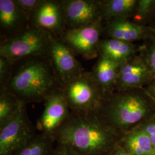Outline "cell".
<instances>
[{"instance_id":"9","label":"cell","mask_w":155,"mask_h":155,"mask_svg":"<svg viewBox=\"0 0 155 155\" xmlns=\"http://www.w3.org/2000/svg\"><path fill=\"white\" fill-rule=\"evenodd\" d=\"M67 30L82 28L102 20V1L62 0ZM104 21V20H103Z\"/></svg>"},{"instance_id":"17","label":"cell","mask_w":155,"mask_h":155,"mask_svg":"<svg viewBox=\"0 0 155 155\" xmlns=\"http://www.w3.org/2000/svg\"><path fill=\"white\" fill-rule=\"evenodd\" d=\"M124 147L133 155H155V145L141 128L136 129L124 138Z\"/></svg>"},{"instance_id":"1","label":"cell","mask_w":155,"mask_h":155,"mask_svg":"<svg viewBox=\"0 0 155 155\" xmlns=\"http://www.w3.org/2000/svg\"><path fill=\"white\" fill-rule=\"evenodd\" d=\"M4 88L27 104L45 101L61 90V84L48 56H33L13 63Z\"/></svg>"},{"instance_id":"23","label":"cell","mask_w":155,"mask_h":155,"mask_svg":"<svg viewBox=\"0 0 155 155\" xmlns=\"http://www.w3.org/2000/svg\"><path fill=\"white\" fill-rule=\"evenodd\" d=\"M13 63L8 59L0 56V87L6 86L11 74Z\"/></svg>"},{"instance_id":"7","label":"cell","mask_w":155,"mask_h":155,"mask_svg":"<svg viewBox=\"0 0 155 155\" xmlns=\"http://www.w3.org/2000/svg\"><path fill=\"white\" fill-rule=\"evenodd\" d=\"M104 21L99 20L82 28L67 30L59 39L75 55L82 56L87 60L98 58V46L104 32Z\"/></svg>"},{"instance_id":"2","label":"cell","mask_w":155,"mask_h":155,"mask_svg":"<svg viewBox=\"0 0 155 155\" xmlns=\"http://www.w3.org/2000/svg\"><path fill=\"white\" fill-rule=\"evenodd\" d=\"M113 130L97 111H71L54 139L78 155H102L110 146Z\"/></svg>"},{"instance_id":"20","label":"cell","mask_w":155,"mask_h":155,"mask_svg":"<svg viewBox=\"0 0 155 155\" xmlns=\"http://www.w3.org/2000/svg\"><path fill=\"white\" fill-rule=\"evenodd\" d=\"M24 104L16 95L5 88L0 90V127L16 116Z\"/></svg>"},{"instance_id":"6","label":"cell","mask_w":155,"mask_h":155,"mask_svg":"<svg viewBox=\"0 0 155 155\" xmlns=\"http://www.w3.org/2000/svg\"><path fill=\"white\" fill-rule=\"evenodd\" d=\"M36 134L24 104L16 116L0 127V155H13Z\"/></svg>"},{"instance_id":"16","label":"cell","mask_w":155,"mask_h":155,"mask_svg":"<svg viewBox=\"0 0 155 155\" xmlns=\"http://www.w3.org/2000/svg\"><path fill=\"white\" fill-rule=\"evenodd\" d=\"M139 51L140 47L133 43L118 39H101L98 46L99 56H106L118 64L137 54Z\"/></svg>"},{"instance_id":"21","label":"cell","mask_w":155,"mask_h":155,"mask_svg":"<svg viewBox=\"0 0 155 155\" xmlns=\"http://www.w3.org/2000/svg\"><path fill=\"white\" fill-rule=\"evenodd\" d=\"M155 15V0H139L133 16V21L146 25Z\"/></svg>"},{"instance_id":"14","label":"cell","mask_w":155,"mask_h":155,"mask_svg":"<svg viewBox=\"0 0 155 155\" xmlns=\"http://www.w3.org/2000/svg\"><path fill=\"white\" fill-rule=\"evenodd\" d=\"M29 25L28 17L15 0H0L1 41L13 37Z\"/></svg>"},{"instance_id":"8","label":"cell","mask_w":155,"mask_h":155,"mask_svg":"<svg viewBox=\"0 0 155 155\" xmlns=\"http://www.w3.org/2000/svg\"><path fill=\"white\" fill-rule=\"evenodd\" d=\"M75 55L61 39L52 35L48 56L61 86L85 71Z\"/></svg>"},{"instance_id":"15","label":"cell","mask_w":155,"mask_h":155,"mask_svg":"<svg viewBox=\"0 0 155 155\" xmlns=\"http://www.w3.org/2000/svg\"><path fill=\"white\" fill-rule=\"evenodd\" d=\"M119 65L110 59L100 55L90 71L104 98L116 91Z\"/></svg>"},{"instance_id":"28","label":"cell","mask_w":155,"mask_h":155,"mask_svg":"<svg viewBox=\"0 0 155 155\" xmlns=\"http://www.w3.org/2000/svg\"><path fill=\"white\" fill-rule=\"evenodd\" d=\"M114 150V152L111 153L112 155H133L122 147H117Z\"/></svg>"},{"instance_id":"12","label":"cell","mask_w":155,"mask_h":155,"mask_svg":"<svg viewBox=\"0 0 155 155\" xmlns=\"http://www.w3.org/2000/svg\"><path fill=\"white\" fill-rule=\"evenodd\" d=\"M45 102V109L38 122L37 128L41 133L54 138L57 131L70 116L71 110L61 90L52 94Z\"/></svg>"},{"instance_id":"4","label":"cell","mask_w":155,"mask_h":155,"mask_svg":"<svg viewBox=\"0 0 155 155\" xmlns=\"http://www.w3.org/2000/svg\"><path fill=\"white\" fill-rule=\"evenodd\" d=\"M52 34L29 25L22 32L1 41L0 56L15 61L33 56H48Z\"/></svg>"},{"instance_id":"25","label":"cell","mask_w":155,"mask_h":155,"mask_svg":"<svg viewBox=\"0 0 155 155\" xmlns=\"http://www.w3.org/2000/svg\"><path fill=\"white\" fill-rule=\"evenodd\" d=\"M51 155H78L69 147L63 144H58L55 147Z\"/></svg>"},{"instance_id":"18","label":"cell","mask_w":155,"mask_h":155,"mask_svg":"<svg viewBox=\"0 0 155 155\" xmlns=\"http://www.w3.org/2000/svg\"><path fill=\"white\" fill-rule=\"evenodd\" d=\"M139 0L102 1V17L104 21L111 18L133 17Z\"/></svg>"},{"instance_id":"19","label":"cell","mask_w":155,"mask_h":155,"mask_svg":"<svg viewBox=\"0 0 155 155\" xmlns=\"http://www.w3.org/2000/svg\"><path fill=\"white\" fill-rule=\"evenodd\" d=\"M56 143L54 137L46 134L36 133L27 144L13 155H51Z\"/></svg>"},{"instance_id":"24","label":"cell","mask_w":155,"mask_h":155,"mask_svg":"<svg viewBox=\"0 0 155 155\" xmlns=\"http://www.w3.org/2000/svg\"><path fill=\"white\" fill-rule=\"evenodd\" d=\"M15 1L29 20L31 14L39 5L41 0H15Z\"/></svg>"},{"instance_id":"3","label":"cell","mask_w":155,"mask_h":155,"mask_svg":"<svg viewBox=\"0 0 155 155\" xmlns=\"http://www.w3.org/2000/svg\"><path fill=\"white\" fill-rule=\"evenodd\" d=\"M116 91L104 98L97 111L106 124L113 130L125 129L140 122L148 113V97L143 88Z\"/></svg>"},{"instance_id":"29","label":"cell","mask_w":155,"mask_h":155,"mask_svg":"<svg viewBox=\"0 0 155 155\" xmlns=\"http://www.w3.org/2000/svg\"><path fill=\"white\" fill-rule=\"evenodd\" d=\"M153 21H152L151 22L152 23L150 24V25H148L151 28V29L153 30V31L154 32V33H155V15L154 17H153V18L152 19Z\"/></svg>"},{"instance_id":"10","label":"cell","mask_w":155,"mask_h":155,"mask_svg":"<svg viewBox=\"0 0 155 155\" xmlns=\"http://www.w3.org/2000/svg\"><path fill=\"white\" fill-rule=\"evenodd\" d=\"M29 24L59 38L66 31V24L61 1L41 0L29 18Z\"/></svg>"},{"instance_id":"5","label":"cell","mask_w":155,"mask_h":155,"mask_svg":"<svg viewBox=\"0 0 155 155\" xmlns=\"http://www.w3.org/2000/svg\"><path fill=\"white\" fill-rule=\"evenodd\" d=\"M61 91L71 110L75 111H97L104 98L87 71L61 86Z\"/></svg>"},{"instance_id":"30","label":"cell","mask_w":155,"mask_h":155,"mask_svg":"<svg viewBox=\"0 0 155 155\" xmlns=\"http://www.w3.org/2000/svg\"><path fill=\"white\" fill-rule=\"evenodd\" d=\"M144 91H145V94H147V95H148V97H149V98H150V100H151V101H152V102H153V103H154V104H155V98H153V97H152V96H150V94H148V93H147V91H145V89H144Z\"/></svg>"},{"instance_id":"26","label":"cell","mask_w":155,"mask_h":155,"mask_svg":"<svg viewBox=\"0 0 155 155\" xmlns=\"http://www.w3.org/2000/svg\"><path fill=\"white\" fill-rule=\"evenodd\" d=\"M141 128L148 135L152 143L155 145V121H150L144 124Z\"/></svg>"},{"instance_id":"13","label":"cell","mask_w":155,"mask_h":155,"mask_svg":"<svg viewBox=\"0 0 155 155\" xmlns=\"http://www.w3.org/2000/svg\"><path fill=\"white\" fill-rule=\"evenodd\" d=\"M104 32L107 38L130 43L141 40H146L155 33L149 26L140 25L121 17L111 18L105 21Z\"/></svg>"},{"instance_id":"22","label":"cell","mask_w":155,"mask_h":155,"mask_svg":"<svg viewBox=\"0 0 155 155\" xmlns=\"http://www.w3.org/2000/svg\"><path fill=\"white\" fill-rule=\"evenodd\" d=\"M145 41V45L140 47V55L155 77V33Z\"/></svg>"},{"instance_id":"11","label":"cell","mask_w":155,"mask_h":155,"mask_svg":"<svg viewBox=\"0 0 155 155\" xmlns=\"http://www.w3.org/2000/svg\"><path fill=\"white\" fill-rule=\"evenodd\" d=\"M153 77L140 54H136L120 64L116 91L143 89Z\"/></svg>"},{"instance_id":"27","label":"cell","mask_w":155,"mask_h":155,"mask_svg":"<svg viewBox=\"0 0 155 155\" xmlns=\"http://www.w3.org/2000/svg\"><path fill=\"white\" fill-rule=\"evenodd\" d=\"M145 90L155 99V77L153 78L152 81L150 82Z\"/></svg>"}]
</instances>
